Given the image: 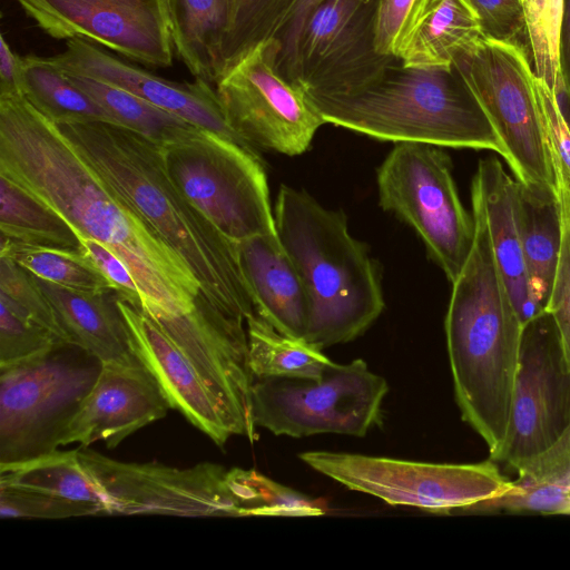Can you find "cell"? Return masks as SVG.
<instances>
[{
    "label": "cell",
    "mask_w": 570,
    "mask_h": 570,
    "mask_svg": "<svg viewBox=\"0 0 570 570\" xmlns=\"http://www.w3.org/2000/svg\"><path fill=\"white\" fill-rule=\"evenodd\" d=\"M274 219L277 237L309 298L305 341L322 350L364 333L384 308L376 265L348 232L343 212L282 186Z\"/></svg>",
    "instance_id": "4"
},
{
    "label": "cell",
    "mask_w": 570,
    "mask_h": 570,
    "mask_svg": "<svg viewBox=\"0 0 570 570\" xmlns=\"http://www.w3.org/2000/svg\"><path fill=\"white\" fill-rule=\"evenodd\" d=\"M559 67L562 82L560 104L562 108L570 109V0H563L559 33Z\"/></svg>",
    "instance_id": "45"
},
{
    "label": "cell",
    "mask_w": 570,
    "mask_h": 570,
    "mask_svg": "<svg viewBox=\"0 0 570 570\" xmlns=\"http://www.w3.org/2000/svg\"><path fill=\"white\" fill-rule=\"evenodd\" d=\"M0 175L107 246L129 268L155 321L190 311L200 284L189 266L22 95L0 96Z\"/></svg>",
    "instance_id": "1"
},
{
    "label": "cell",
    "mask_w": 570,
    "mask_h": 570,
    "mask_svg": "<svg viewBox=\"0 0 570 570\" xmlns=\"http://www.w3.org/2000/svg\"><path fill=\"white\" fill-rule=\"evenodd\" d=\"M386 380L362 358L332 362L316 379L255 377L254 424L291 438L335 433L364 436L381 421Z\"/></svg>",
    "instance_id": "9"
},
{
    "label": "cell",
    "mask_w": 570,
    "mask_h": 570,
    "mask_svg": "<svg viewBox=\"0 0 570 570\" xmlns=\"http://www.w3.org/2000/svg\"><path fill=\"white\" fill-rule=\"evenodd\" d=\"M0 485L21 488L100 505L98 489L82 466L78 449L57 450L21 464L2 468L0 469Z\"/></svg>",
    "instance_id": "32"
},
{
    "label": "cell",
    "mask_w": 570,
    "mask_h": 570,
    "mask_svg": "<svg viewBox=\"0 0 570 570\" xmlns=\"http://www.w3.org/2000/svg\"><path fill=\"white\" fill-rule=\"evenodd\" d=\"M227 482L240 517H318L323 507L315 500L279 484L255 470L233 468Z\"/></svg>",
    "instance_id": "33"
},
{
    "label": "cell",
    "mask_w": 570,
    "mask_h": 570,
    "mask_svg": "<svg viewBox=\"0 0 570 570\" xmlns=\"http://www.w3.org/2000/svg\"><path fill=\"white\" fill-rule=\"evenodd\" d=\"M57 126L96 173L183 258L212 304L245 321L256 313L237 244L177 189L165 167L163 145L106 121Z\"/></svg>",
    "instance_id": "2"
},
{
    "label": "cell",
    "mask_w": 570,
    "mask_h": 570,
    "mask_svg": "<svg viewBox=\"0 0 570 570\" xmlns=\"http://www.w3.org/2000/svg\"><path fill=\"white\" fill-rule=\"evenodd\" d=\"M0 304L43 326L61 342L70 343L35 276L6 256H0Z\"/></svg>",
    "instance_id": "36"
},
{
    "label": "cell",
    "mask_w": 570,
    "mask_h": 570,
    "mask_svg": "<svg viewBox=\"0 0 570 570\" xmlns=\"http://www.w3.org/2000/svg\"><path fill=\"white\" fill-rule=\"evenodd\" d=\"M67 75L75 85L100 104L118 125L132 129L160 145L189 139L203 130L124 89L89 77Z\"/></svg>",
    "instance_id": "29"
},
{
    "label": "cell",
    "mask_w": 570,
    "mask_h": 570,
    "mask_svg": "<svg viewBox=\"0 0 570 570\" xmlns=\"http://www.w3.org/2000/svg\"><path fill=\"white\" fill-rule=\"evenodd\" d=\"M102 514L100 505L38 491L0 485L2 519H63Z\"/></svg>",
    "instance_id": "37"
},
{
    "label": "cell",
    "mask_w": 570,
    "mask_h": 570,
    "mask_svg": "<svg viewBox=\"0 0 570 570\" xmlns=\"http://www.w3.org/2000/svg\"><path fill=\"white\" fill-rule=\"evenodd\" d=\"M570 425V366L552 315L522 327L505 441L497 461L514 470L552 445Z\"/></svg>",
    "instance_id": "15"
},
{
    "label": "cell",
    "mask_w": 570,
    "mask_h": 570,
    "mask_svg": "<svg viewBox=\"0 0 570 570\" xmlns=\"http://www.w3.org/2000/svg\"><path fill=\"white\" fill-rule=\"evenodd\" d=\"M98 489L102 514L240 517L227 482V469L203 462L190 468L121 462L77 448Z\"/></svg>",
    "instance_id": "13"
},
{
    "label": "cell",
    "mask_w": 570,
    "mask_h": 570,
    "mask_svg": "<svg viewBox=\"0 0 570 570\" xmlns=\"http://www.w3.org/2000/svg\"><path fill=\"white\" fill-rule=\"evenodd\" d=\"M523 3L527 43L534 73L560 97L559 33L563 0H523Z\"/></svg>",
    "instance_id": "35"
},
{
    "label": "cell",
    "mask_w": 570,
    "mask_h": 570,
    "mask_svg": "<svg viewBox=\"0 0 570 570\" xmlns=\"http://www.w3.org/2000/svg\"><path fill=\"white\" fill-rule=\"evenodd\" d=\"M560 105H561V104H560ZM561 108H562V106H561ZM562 111H563V114H564V117H566L567 122H568L569 128H570V109L562 108Z\"/></svg>",
    "instance_id": "47"
},
{
    "label": "cell",
    "mask_w": 570,
    "mask_h": 570,
    "mask_svg": "<svg viewBox=\"0 0 570 570\" xmlns=\"http://www.w3.org/2000/svg\"><path fill=\"white\" fill-rule=\"evenodd\" d=\"M471 200L474 239L452 283L444 330L461 416L497 461L510 421L523 324L494 256L475 180Z\"/></svg>",
    "instance_id": "3"
},
{
    "label": "cell",
    "mask_w": 570,
    "mask_h": 570,
    "mask_svg": "<svg viewBox=\"0 0 570 570\" xmlns=\"http://www.w3.org/2000/svg\"><path fill=\"white\" fill-rule=\"evenodd\" d=\"M562 217V243L560 257L549 301V312L557 325L566 360L570 366V191L558 190Z\"/></svg>",
    "instance_id": "41"
},
{
    "label": "cell",
    "mask_w": 570,
    "mask_h": 570,
    "mask_svg": "<svg viewBox=\"0 0 570 570\" xmlns=\"http://www.w3.org/2000/svg\"><path fill=\"white\" fill-rule=\"evenodd\" d=\"M63 344L50 331L0 304V366L10 365Z\"/></svg>",
    "instance_id": "38"
},
{
    "label": "cell",
    "mask_w": 570,
    "mask_h": 570,
    "mask_svg": "<svg viewBox=\"0 0 570 570\" xmlns=\"http://www.w3.org/2000/svg\"><path fill=\"white\" fill-rule=\"evenodd\" d=\"M522 249L529 294L537 313L544 311L558 268L562 217L556 191L517 180Z\"/></svg>",
    "instance_id": "23"
},
{
    "label": "cell",
    "mask_w": 570,
    "mask_h": 570,
    "mask_svg": "<svg viewBox=\"0 0 570 570\" xmlns=\"http://www.w3.org/2000/svg\"><path fill=\"white\" fill-rule=\"evenodd\" d=\"M322 1L324 0H298L283 30L277 36L282 47L278 65L285 77L292 63L296 42L304 20L306 19L307 14Z\"/></svg>",
    "instance_id": "44"
},
{
    "label": "cell",
    "mask_w": 570,
    "mask_h": 570,
    "mask_svg": "<svg viewBox=\"0 0 570 570\" xmlns=\"http://www.w3.org/2000/svg\"><path fill=\"white\" fill-rule=\"evenodd\" d=\"M543 134L556 175L558 190L570 191V128L559 96L535 76Z\"/></svg>",
    "instance_id": "39"
},
{
    "label": "cell",
    "mask_w": 570,
    "mask_h": 570,
    "mask_svg": "<svg viewBox=\"0 0 570 570\" xmlns=\"http://www.w3.org/2000/svg\"><path fill=\"white\" fill-rule=\"evenodd\" d=\"M281 42L269 38L239 57L216 81L230 128L250 146L303 154L325 124L306 90L279 69Z\"/></svg>",
    "instance_id": "12"
},
{
    "label": "cell",
    "mask_w": 570,
    "mask_h": 570,
    "mask_svg": "<svg viewBox=\"0 0 570 570\" xmlns=\"http://www.w3.org/2000/svg\"><path fill=\"white\" fill-rule=\"evenodd\" d=\"M298 458L350 490L433 513L463 511L511 487L492 460L429 463L331 451L302 452Z\"/></svg>",
    "instance_id": "11"
},
{
    "label": "cell",
    "mask_w": 570,
    "mask_h": 570,
    "mask_svg": "<svg viewBox=\"0 0 570 570\" xmlns=\"http://www.w3.org/2000/svg\"><path fill=\"white\" fill-rule=\"evenodd\" d=\"M171 409L159 383L137 358L102 363L100 373L71 421L62 442L88 448L102 441L114 449Z\"/></svg>",
    "instance_id": "18"
},
{
    "label": "cell",
    "mask_w": 570,
    "mask_h": 570,
    "mask_svg": "<svg viewBox=\"0 0 570 570\" xmlns=\"http://www.w3.org/2000/svg\"><path fill=\"white\" fill-rule=\"evenodd\" d=\"M473 179L478 183L488 230L498 265L522 324L537 315L530 301L522 249L517 179L497 157L481 159Z\"/></svg>",
    "instance_id": "21"
},
{
    "label": "cell",
    "mask_w": 570,
    "mask_h": 570,
    "mask_svg": "<svg viewBox=\"0 0 570 570\" xmlns=\"http://www.w3.org/2000/svg\"><path fill=\"white\" fill-rule=\"evenodd\" d=\"M102 363L63 343L0 366V469L58 450Z\"/></svg>",
    "instance_id": "6"
},
{
    "label": "cell",
    "mask_w": 570,
    "mask_h": 570,
    "mask_svg": "<svg viewBox=\"0 0 570 570\" xmlns=\"http://www.w3.org/2000/svg\"><path fill=\"white\" fill-rule=\"evenodd\" d=\"M236 244L256 314L283 335L304 340L308 293L277 234L257 235Z\"/></svg>",
    "instance_id": "20"
},
{
    "label": "cell",
    "mask_w": 570,
    "mask_h": 570,
    "mask_svg": "<svg viewBox=\"0 0 570 570\" xmlns=\"http://www.w3.org/2000/svg\"><path fill=\"white\" fill-rule=\"evenodd\" d=\"M0 232L20 243L80 249V237L57 212L0 175Z\"/></svg>",
    "instance_id": "28"
},
{
    "label": "cell",
    "mask_w": 570,
    "mask_h": 570,
    "mask_svg": "<svg viewBox=\"0 0 570 570\" xmlns=\"http://www.w3.org/2000/svg\"><path fill=\"white\" fill-rule=\"evenodd\" d=\"M35 279L56 311L71 344L81 347L101 363L136 358L115 291L85 292L37 276Z\"/></svg>",
    "instance_id": "22"
},
{
    "label": "cell",
    "mask_w": 570,
    "mask_h": 570,
    "mask_svg": "<svg viewBox=\"0 0 570 570\" xmlns=\"http://www.w3.org/2000/svg\"><path fill=\"white\" fill-rule=\"evenodd\" d=\"M380 0H324L306 17L286 78L309 96L358 90L380 78L397 57L375 46Z\"/></svg>",
    "instance_id": "14"
},
{
    "label": "cell",
    "mask_w": 570,
    "mask_h": 570,
    "mask_svg": "<svg viewBox=\"0 0 570 570\" xmlns=\"http://www.w3.org/2000/svg\"><path fill=\"white\" fill-rule=\"evenodd\" d=\"M49 59L67 73L89 77L124 89L259 155L230 128L216 89L203 79L195 78L193 82L167 80L80 38L67 40L65 50Z\"/></svg>",
    "instance_id": "17"
},
{
    "label": "cell",
    "mask_w": 570,
    "mask_h": 570,
    "mask_svg": "<svg viewBox=\"0 0 570 570\" xmlns=\"http://www.w3.org/2000/svg\"><path fill=\"white\" fill-rule=\"evenodd\" d=\"M249 367L255 377L316 379L332 363L305 340L277 332L256 313L246 320Z\"/></svg>",
    "instance_id": "30"
},
{
    "label": "cell",
    "mask_w": 570,
    "mask_h": 570,
    "mask_svg": "<svg viewBox=\"0 0 570 570\" xmlns=\"http://www.w3.org/2000/svg\"><path fill=\"white\" fill-rule=\"evenodd\" d=\"M483 36L470 0H432L415 26L400 59L405 67H451Z\"/></svg>",
    "instance_id": "26"
},
{
    "label": "cell",
    "mask_w": 570,
    "mask_h": 570,
    "mask_svg": "<svg viewBox=\"0 0 570 570\" xmlns=\"http://www.w3.org/2000/svg\"><path fill=\"white\" fill-rule=\"evenodd\" d=\"M161 147L177 189L228 239L276 234L258 154L204 129Z\"/></svg>",
    "instance_id": "7"
},
{
    "label": "cell",
    "mask_w": 570,
    "mask_h": 570,
    "mask_svg": "<svg viewBox=\"0 0 570 570\" xmlns=\"http://www.w3.org/2000/svg\"><path fill=\"white\" fill-rule=\"evenodd\" d=\"M230 1V20L223 47L222 73L258 42L277 38L298 0Z\"/></svg>",
    "instance_id": "34"
},
{
    "label": "cell",
    "mask_w": 570,
    "mask_h": 570,
    "mask_svg": "<svg viewBox=\"0 0 570 570\" xmlns=\"http://www.w3.org/2000/svg\"><path fill=\"white\" fill-rule=\"evenodd\" d=\"M53 39L80 38L147 67L173 65L168 0H16Z\"/></svg>",
    "instance_id": "16"
},
{
    "label": "cell",
    "mask_w": 570,
    "mask_h": 570,
    "mask_svg": "<svg viewBox=\"0 0 570 570\" xmlns=\"http://www.w3.org/2000/svg\"><path fill=\"white\" fill-rule=\"evenodd\" d=\"M80 249L107 277L118 296L140 309V292L127 265L96 239L80 236Z\"/></svg>",
    "instance_id": "43"
},
{
    "label": "cell",
    "mask_w": 570,
    "mask_h": 570,
    "mask_svg": "<svg viewBox=\"0 0 570 570\" xmlns=\"http://www.w3.org/2000/svg\"><path fill=\"white\" fill-rule=\"evenodd\" d=\"M175 53L195 77L209 83L223 71L230 0H168Z\"/></svg>",
    "instance_id": "25"
},
{
    "label": "cell",
    "mask_w": 570,
    "mask_h": 570,
    "mask_svg": "<svg viewBox=\"0 0 570 570\" xmlns=\"http://www.w3.org/2000/svg\"><path fill=\"white\" fill-rule=\"evenodd\" d=\"M309 98L325 124L379 140L490 150L505 157L503 144L454 66L413 68L399 58L358 90Z\"/></svg>",
    "instance_id": "5"
},
{
    "label": "cell",
    "mask_w": 570,
    "mask_h": 570,
    "mask_svg": "<svg viewBox=\"0 0 570 570\" xmlns=\"http://www.w3.org/2000/svg\"><path fill=\"white\" fill-rule=\"evenodd\" d=\"M117 305L132 353L155 376L171 409L224 448L234 431L194 365L151 317L119 296Z\"/></svg>",
    "instance_id": "19"
},
{
    "label": "cell",
    "mask_w": 570,
    "mask_h": 570,
    "mask_svg": "<svg viewBox=\"0 0 570 570\" xmlns=\"http://www.w3.org/2000/svg\"><path fill=\"white\" fill-rule=\"evenodd\" d=\"M22 96L56 125L106 121L117 124L90 95L75 85L49 57H20Z\"/></svg>",
    "instance_id": "27"
},
{
    "label": "cell",
    "mask_w": 570,
    "mask_h": 570,
    "mask_svg": "<svg viewBox=\"0 0 570 570\" xmlns=\"http://www.w3.org/2000/svg\"><path fill=\"white\" fill-rule=\"evenodd\" d=\"M380 206L412 226L453 283L474 239V220L461 203L451 160L439 146L396 142L377 169Z\"/></svg>",
    "instance_id": "10"
},
{
    "label": "cell",
    "mask_w": 570,
    "mask_h": 570,
    "mask_svg": "<svg viewBox=\"0 0 570 570\" xmlns=\"http://www.w3.org/2000/svg\"><path fill=\"white\" fill-rule=\"evenodd\" d=\"M0 256L11 258L41 279L68 288L85 292L115 291L81 249L29 245L1 235Z\"/></svg>",
    "instance_id": "31"
},
{
    "label": "cell",
    "mask_w": 570,
    "mask_h": 570,
    "mask_svg": "<svg viewBox=\"0 0 570 570\" xmlns=\"http://www.w3.org/2000/svg\"><path fill=\"white\" fill-rule=\"evenodd\" d=\"M20 56H17L0 36V96L22 95Z\"/></svg>",
    "instance_id": "46"
},
{
    "label": "cell",
    "mask_w": 570,
    "mask_h": 570,
    "mask_svg": "<svg viewBox=\"0 0 570 570\" xmlns=\"http://www.w3.org/2000/svg\"><path fill=\"white\" fill-rule=\"evenodd\" d=\"M470 2L479 17L485 38L528 47L523 0H470Z\"/></svg>",
    "instance_id": "42"
},
{
    "label": "cell",
    "mask_w": 570,
    "mask_h": 570,
    "mask_svg": "<svg viewBox=\"0 0 570 570\" xmlns=\"http://www.w3.org/2000/svg\"><path fill=\"white\" fill-rule=\"evenodd\" d=\"M515 471L518 478L505 493L463 511L570 514V425L552 445Z\"/></svg>",
    "instance_id": "24"
},
{
    "label": "cell",
    "mask_w": 570,
    "mask_h": 570,
    "mask_svg": "<svg viewBox=\"0 0 570 570\" xmlns=\"http://www.w3.org/2000/svg\"><path fill=\"white\" fill-rule=\"evenodd\" d=\"M432 0H380L375 46L383 56L400 58L402 48Z\"/></svg>",
    "instance_id": "40"
},
{
    "label": "cell",
    "mask_w": 570,
    "mask_h": 570,
    "mask_svg": "<svg viewBox=\"0 0 570 570\" xmlns=\"http://www.w3.org/2000/svg\"><path fill=\"white\" fill-rule=\"evenodd\" d=\"M453 66L503 144L504 160L515 179L558 195L529 50L483 38L456 57Z\"/></svg>",
    "instance_id": "8"
}]
</instances>
